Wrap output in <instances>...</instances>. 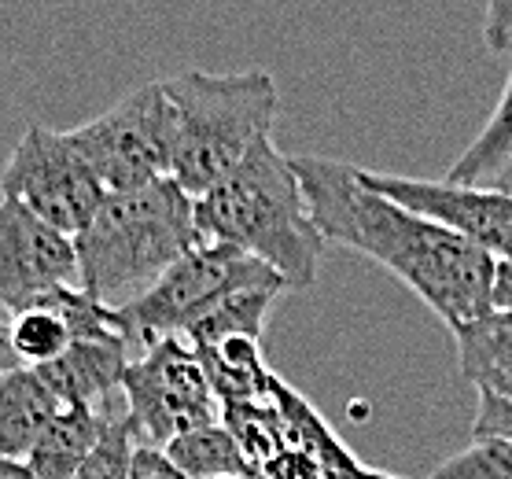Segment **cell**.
<instances>
[{
  "label": "cell",
  "instance_id": "cell-1",
  "mask_svg": "<svg viewBox=\"0 0 512 479\" xmlns=\"http://www.w3.org/2000/svg\"><path fill=\"white\" fill-rule=\"evenodd\" d=\"M291 170L303 185L317 233L395 273L431 306V314L450 325V332L494 310L490 295L498 262L487 251L376 196L361 185L358 166L321 155H291Z\"/></svg>",
  "mask_w": 512,
  "mask_h": 479
},
{
  "label": "cell",
  "instance_id": "cell-2",
  "mask_svg": "<svg viewBox=\"0 0 512 479\" xmlns=\"http://www.w3.org/2000/svg\"><path fill=\"white\" fill-rule=\"evenodd\" d=\"M196 222L207 240L269 266L284 288H314L328 240L310 218L291 155L273 137L255 144L222 185L196 199Z\"/></svg>",
  "mask_w": 512,
  "mask_h": 479
},
{
  "label": "cell",
  "instance_id": "cell-3",
  "mask_svg": "<svg viewBox=\"0 0 512 479\" xmlns=\"http://www.w3.org/2000/svg\"><path fill=\"white\" fill-rule=\"evenodd\" d=\"M203 240L196 199L170 177L140 192L107 196L93 222L74 236L78 284L100 306L122 310Z\"/></svg>",
  "mask_w": 512,
  "mask_h": 479
},
{
  "label": "cell",
  "instance_id": "cell-4",
  "mask_svg": "<svg viewBox=\"0 0 512 479\" xmlns=\"http://www.w3.org/2000/svg\"><path fill=\"white\" fill-rule=\"evenodd\" d=\"M163 93L174 115L170 181L192 199L222 185L273 133L277 82L269 71H181L163 78Z\"/></svg>",
  "mask_w": 512,
  "mask_h": 479
},
{
  "label": "cell",
  "instance_id": "cell-5",
  "mask_svg": "<svg viewBox=\"0 0 512 479\" xmlns=\"http://www.w3.org/2000/svg\"><path fill=\"white\" fill-rule=\"evenodd\" d=\"M251 288H280L288 292L277 273L229 244L203 240L181 262L166 269L148 292L129 306L115 310L118 328L129 351H148L163 339H181L192 321L207 314L225 295L251 292Z\"/></svg>",
  "mask_w": 512,
  "mask_h": 479
},
{
  "label": "cell",
  "instance_id": "cell-6",
  "mask_svg": "<svg viewBox=\"0 0 512 479\" xmlns=\"http://www.w3.org/2000/svg\"><path fill=\"white\" fill-rule=\"evenodd\" d=\"M107 196H126L170 177L174 115L163 82H148L111 104L104 115L67 129Z\"/></svg>",
  "mask_w": 512,
  "mask_h": 479
},
{
  "label": "cell",
  "instance_id": "cell-7",
  "mask_svg": "<svg viewBox=\"0 0 512 479\" xmlns=\"http://www.w3.org/2000/svg\"><path fill=\"white\" fill-rule=\"evenodd\" d=\"M122 409L137 432V443L155 450L192 428L222 421L203 362L185 339H163L129 358L122 376Z\"/></svg>",
  "mask_w": 512,
  "mask_h": 479
},
{
  "label": "cell",
  "instance_id": "cell-8",
  "mask_svg": "<svg viewBox=\"0 0 512 479\" xmlns=\"http://www.w3.org/2000/svg\"><path fill=\"white\" fill-rule=\"evenodd\" d=\"M0 199H12L74 240L96 218L107 192L70 144L67 129L30 122L0 174Z\"/></svg>",
  "mask_w": 512,
  "mask_h": 479
},
{
  "label": "cell",
  "instance_id": "cell-9",
  "mask_svg": "<svg viewBox=\"0 0 512 479\" xmlns=\"http://www.w3.org/2000/svg\"><path fill=\"white\" fill-rule=\"evenodd\" d=\"M358 174L361 185L373 188L376 196L391 199V203L420 214V218L439 222L472 247L487 251L494 262L512 258V196H505L498 188L376 174V170H361V166Z\"/></svg>",
  "mask_w": 512,
  "mask_h": 479
},
{
  "label": "cell",
  "instance_id": "cell-10",
  "mask_svg": "<svg viewBox=\"0 0 512 479\" xmlns=\"http://www.w3.org/2000/svg\"><path fill=\"white\" fill-rule=\"evenodd\" d=\"M67 288H82L74 240L12 199H0V310L15 317L52 303Z\"/></svg>",
  "mask_w": 512,
  "mask_h": 479
},
{
  "label": "cell",
  "instance_id": "cell-11",
  "mask_svg": "<svg viewBox=\"0 0 512 479\" xmlns=\"http://www.w3.org/2000/svg\"><path fill=\"white\" fill-rule=\"evenodd\" d=\"M273 402L284 424V443L244 479H398L391 472L361 465L354 450L317 413L314 402L280 376L273 384Z\"/></svg>",
  "mask_w": 512,
  "mask_h": 479
},
{
  "label": "cell",
  "instance_id": "cell-12",
  "mask_svg": "<svg viewBox=\"0 0 512 479\" xmlns=\"http://www.w3.org/2000/svg\"><path fill=\"white\" fill-rule=\"evenodd\" d=\"M56 413H63V406L48 391L41 373L23 365L12 369L0 380V457L26 461Z\"/></svg>",
  "mask_w": 512,
  "mask_h": 479
},
{
  "label": "cell",
  "instance_id": "cell-13",
  "mask_svg": "<svg viewBox=\"0 0 512 479\" xmlns=\"http://www.w3.org/2000/svg\"><path fill=\"white\" fill-rule=\"evenodd\" d=\"M457 362L468 384L479 387V395H494L512 402V314L490 310V314L454 328Z\"/></svg>",
  "mask_w": 512,
  "mask_h": 479
},
{
  "label": "cell",
  "instance_id": "cell-14",
  "mask_svg": "<svg viewBox=\"0 0 512 479\" xmlns=\"http://www.w3.org/2000/svg\"><path fill=\"white\" fill-rule=\"evenodd\" d=\"M111 413H118V409L100 413V409L74 406L56 413L45 432H41V439H37L34 454L26 457V465L34 468L37 479H74L89 461V454L96 450V443H100Z\"/></svg>",
  "mask_w": 512,
  "mask_h": 479
},
{
  "label": "cell",
  "instance_id": "cell-15",
  "mask_svg": "<svg viewBox=\"0 0 512 479\" xmlns=\"http://www.w3.org/2000/svg\"><path fill=\"white\" fill-rule=\"evenodd\" d=\"M207 373V384L218 398V409L244 406V402H262L277 373L266 365V354L255 339H229L214 351H196Z\"/></svg>",
  "mask_w": 512,
  "mask_h": 479
},
{
  "label": "cell",
  "instance_id": "cell-16",
  "mask_svg": "<svg viewBox=\"0 0 512 479\" xmlns=\"http://www.w3.org/2000/svg\"><path fill=\"white\" fill-rule=\"evenodd\" d=\"M280 288H251V292L225 295L207 314L185 328V343L192 351H214L229 339H262L269 325V310L277 303Z\"/></svg>",
  "mask_w": 512,
  "mask_h": 479
},
{
  "label": "cell",
  "instance_id": "cell-17",
  "mask_svg": "<svg viewBox=\"0 0 512 479\" xmlns=\"http://www.w3.org/2000/svg\"><path fill=\"white\" fill-rule=\"evenodd\" d=\"M163 454L170 457V465L185 479H244L247 472L244 454H240L233 432L222 421L177 435L174 443L163 446Z\"/></svg>",
  "mask_w": 512,
  "mask_h": 479
},
{
  "label": "cell",
  "instance_id": "cell-18",
  "mask_svg": "<svg viewBox=\"0 0 512 479\" xmlns=\"http://www.w3.org/2000/svg\"><path fill=\"white\" fill-rule=\"evenodd\" d=\"M512 163V74L509 85L501 93L494 115L487 118V126L479 129L472 144H468L461 159L450 166V174L443 181L450 185H476V188H490L494 177Z\"/></svg>",
  "mask_w": 512,
  "mask_h": 479
},
{
  "label": "cell",
  "instance_id": "cell-19",
  "mask_svg": "<svg viewBox=\"0 0 512 479\" xmlns=\"http://www.w3.org/2000/svg\"><path fill=\"white\" fill-rule=\"evenodd\" d=\"M137 446V432L129 424L126 409H118V413L107 417L100 443H96V450L89 454V461L74 479H129V461H133Z\"/></svg>",
  "mask_w": 512,
  "mask_h": 479
},
{
  "label": "cell",
  "instance_id": "cell-20",
  "mask_svg": "<svg viewBox=\"0 0 512 479\" xmlns=\"http://www.w3.org/2000/svg\"><path fill=\"white\" fill-rule=\"evenodd\" d=\"M428 479H512V443L472 439L461 454L446 457Z\"/></svg>",
  "mask_w": 512,
  "mask_h": 479
},
{
  "label": "cell",
  "instance_id": "cell-21",
  "mask_svg": "<svg viewBox=\"0 0 512 479\" xmlns=\"http://www.w3.org/2000/svg\"><path fill=\"white\" fill-rule=\"evenodd\" d=\"M472 439H509L512 443V402L494 395H479Z\"/></svg>",
  "mask_w": 512,
  "mask_h": 479
},
{
  "label": "cell",
  "instance_id": "cell-22",
  "mask_svg": "<svg viewBox=\"0 0 512 479\" xmlns=\"http://www.w3.org/2000/svg\"><path fill=\"white\" fill-rule=\"evenodd\" d=\"M483 41L494 56H512V0H494L487 8Z\"/></svg>",
  "mask_w": 512,
  "mask_h": 479
},
{
  "label": "cell",
  "instance_id": "cell-23",
  "mask_svg": "<svg viewBox=\"0 0 512 479\" xmlns=\"http://www.w3.org/2000/svg\"><path fill=\"white\" fill-rule=\"evenodd\" d=\"M129 479H185L170 465V457L155 446H137L133 461H129Z\"/></svg>",
  "mask_w": 512,
  "mask_h": 479
},
{
  "label": "cell",
  "instance_id": "cell-24",
  "mask_svg": "<svg viewBox=\"0 0 512 479\" xmlns=\"http://www.w3.org/2000/svg\"><path fill=\"white\" fill-rule=\"evenodd\" d=\"M490 303H494V310H509L512 314V258L498 262V269H494V295H490Z\"/></svg>",
  "mask_w": 512,
  "mask_h": 479
},
{
  "label": "cell",
  "instance_id": "cell-25",
  "mask_svg": "<svg viewBox=\"0 0 512 479\" xmlns=\"http://www.w3.org/2000/svg\"><path fill=\"white\" fill-rule=\"evenodd\" d=\"M12 369H19V358L12 354V339H8V321L0 317V380L12 373Z\"/></svg>",
  "mask_w": 512,
  "mask_h": 479
},
{
  "label": "cell",
  "instance_id": "cell-26",
  "mask_svg": "<svg viewBox=\"0 0 512 479\" xmlns=\"http://www.w3.org/2000/svg\"><path fill=\"white\" fill-rule=\"evenodd\" d=\"M0 479H37V476L26 461H4L0 457Z\"/></svg>",
  "mask_w": 512,
  "mask_h": 479
},
{
  "label": "cell",
  "instance_id": "cell-27",
  "mask_svg": "<svg viewBox=\"0 0 512 479\" xmlns=\"http://www.w3.org/2000/svg\"><path fill=\"white\" fill-rule=\"evenodd\" d=\"M490 188H498V192H505V196H512V163L505 166V170H501L498 177H494V185Z\"/></svg>",
  "mask_w": 512,
  "mask_h": 479
},
{
  "label": "cell",
  "instance_id": "cell-28",
  "mask_svg": "<svg viewBox=\"0 0 512 479\" xmlns=\"http://www.w3.org/2000/svg\"><path fill=\"white\" fill-rule=\"evenodd\" d=\"M222 479H229V476H222Z\"/></svg>",
  "mask_w": 512,
  "mask_h": 479
}]
</instances>
